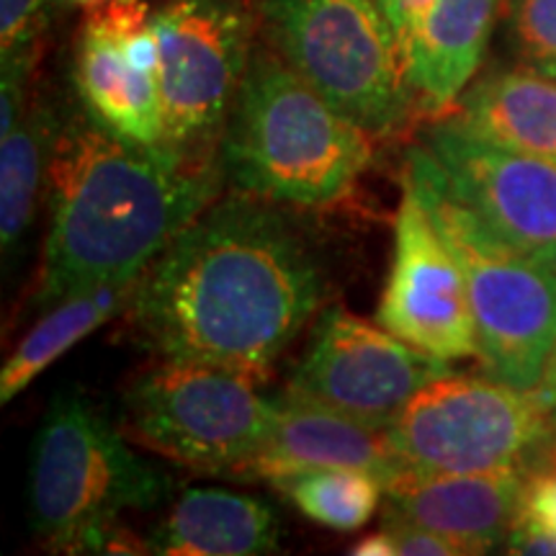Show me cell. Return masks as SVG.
<instances>
[{
    "instance_id": "obj_18",
    "label": "cell",
    "mask_w": 556,
    "mask_h": 556,
    "mask_svg": "<svg viewBox=\"0 0 556 556\" xmlns=\"http://www.w3.org/2000/svg\"><path fill=\"white\" fill-rule=\"evenodd\" d=\"M448 119L497 148L556 160V78L528 67L492 73L464 90Z\"/></svg>"
},
{
    "instance_id": "obj_15",
    "label": "cell",
    "mask_w": 556,
    "mask_h": 556,
    "mask_svg": "<svg viewBox=\"0 0 556 556\" xmlns=\"http://www.w3.org/2000/svg\"><path fill=\"white\" fill-rule=\"evenodd\" d=\"M503 0H433L402 41L413 114L448 119L482 65Z\"/></svg>"
},
{
    "instance_id": "obj_21",
    "label": "cell",
    "mask_w": 556,
    "mask_h": 556,
    "mask_svg": "<svg viewBox=\"0 0 556 556\" xmlns=\"http://www.w3.org/2000/svg\"><path fill=\"white\" fill-rule=\"evenodd\" d=\"M299 510L330 531H358L379 510L384 482L361 469H307L270 482Z\"/></svg>"
},
{
    "instance_id": "obj_3",
    "label": "cell",
    "mask_w": 556,
    "mask_h": 556,
    "mask_svg": "<svg viewBox=\"0 0 556 556\" xmlns=\"http://www.w3.org/2000/svg\"><path fill=\"white\" fill-rule=\"evenodd\" d=\"M368 131L268 47H253L219 142L225 180L278 206L338 204L371 165Z\"/></svg>"
},
{
    "instance_id": "obj_16",
    "label": "cell",
    "mask_w": 556,
    "mask_h": 556,
    "mask_svg": "<svg viewBox=\"0 0 556 556\" xmlns=\"http://www.w3.org/2000/svg\"><path fill=\"white\" fill-rule=\"evenodd\" d=\"M75 86L88 114L101 127L135 144H163V101L155 73L137 67L124 41L111 3L90 9L83 21Z\"/></svg>"
},
{
    "instance_id": "obj_8",
    "label": "cell",
    "mask_w": 556,
    "mask_h": 556,
    "mask_svg": "<svg viewBox=\"0 0 556 556\" xmlns=\"http://www.w3.org/2000/svg\"><path fill=\"white\" fill-rule=\"evenodd\" d=\"M276 402L227 368L160 361L139 374L124 400L127 433L184 467L235 477L258 454Z\"/></svg>"
},
{
    "instance_id": "obj_30",
    "label": "cell",
    "mask_w": 556,
    "mask_h": 556,
    "mask_svg": "<svg viewBox=\"0 0 556 556\" xmlns=\"http://www.w3.org/2000/svg\"><path fill=\"white\" fill-rule=\"evenodd\" d=\"M67 3H73V5H80V9L90 11V9H99V5L114 3V0H67Z\"/></svg>"
},
{
    "instance_id": "obj_28",
    "label": "cell",
    "mask_w": 556,
    "mask_h": 556,
    "mask_svg": "<svg viewBox=\"0 0 556 556\" xmlns=\"http://www.w3.org/2000/svg\"><path fill=\"white\" fill-rule=\"evenodd\" d=\"M351 554L356 556H397V544H394L392 533L387 528H381L377 533H368L351 548Z\"/></svg>"
},
{
    "instance_id": "obj_7",
    "label": "cell",
    "mask_w": 556,
    "mask_h": 556,
    "mask_svg": "<svg viewBox=\"0 0 556 556\" xmlns=\"http://www.w3.org/2000/svg\"><path fill=\"white\" fill-rule=\"evenodd\" d=\"M387 435L407 469L479 475L520 469L533 451L552 441L556 426L541 389L448 371L392 417Z\"/></svg>"
},
{
    "instance_id": "obj_17",
    "label": "cell",
    "mask_w": 556,
    "mask_h": 556,
    "mask_svg": "<svg viewBox=\"0 0 556 556\" xmlns=\"http://www.w3.org/2000/svg\"><path fill=\"white\" fill-rule=\"evenodd\" d=\"M281 528L258 497L227 490H186L148 541L168 556H255L278 552Z\"/></svg>"
},
{
    "instance_id": "obj_29",
    "label": "cell",
    "mask_w": 556,
    "mask_h": 556,
    "mask_svg": "<svg viewBox=\"0 0 556 556\" xmlns=\"http://www.w3.org/2000/svg\"><path fill=\"white\" fill-rule=\"evenodd\" d=\"M541 392H544V397L548 400V405H552V415H554V426H556V348H554V356L548 361V368H546V377L541 381Z\"/></svg>"
},
{
    "instance_id": "obj_20",
    "label": "cell",
    "mask_w": 556,
    "mask_h": 556,
    "mask_svg": "<svg viewBox=\"0 0 556 556\" xmlns=\"http://www.w3.org/2000/svg\"><path fill=\"white\" fill-rule=\"evenodd\" d=\"M58 131L54 111L34 106L0 135V245L5 258L16 253L37 214Z\"/></svg>"
},
{
    "instance_id": "obj_4",
    "label": "cell",
    "mask_w": 556,
    "mask_h": 556,
    "mask_svg": "<svg viewBox=\"0 0 556 556\" xmlns=\"http://www.w3.org/2000/svg\"><path fill=\"white\" fill-rule=\"evenodd\" d=\"M168 492L170 479L86 400L52 402L29 464V520L52 552L127 554L131 533L122 513L152 510Z\"/></svg>"
},
{
    "instance_id": "obj_19",
    "label": "cell",
    "mask_w": 556,
    "mask_h": 556,
    "mask_svg": "<svg viewBox=\"0 0 556 556\" xmlns=\"http://www.w3.org/2000/svg\"><path fill=\"white\" fill-rule=\"evenodd\" d=\"M137 281L109 283L73 294L54 304L26 338L16 345V351L5 358L0 371V402L18 397L41 371H47L54 361L65 356L83 338L99 330L116 312L129 307Z\"/></svg>"
},
{
    "instance_id": "obj_27",
    "label": "cell",
    "mask_w": 556,
    "mask_h": 556,
    "mask_svg": "<svg viewBox=\"0 0 556 556\" xmlns=\"http://www.w3.org/2000/svg\"><path fill=\"white\" fill-rule=\"evenodd\" d=\"M377 3L402 47V41L407 39V34L413 31V26L420 21V16L428 11V5L433 0H377Z\"/></svg>"
},
{
    "instance_id": "obj_24",
    "label": "cell",
    "mask_w": 556,
    "mask_h": 556,
    "mask_svg": "<svg viewBox=\"0 0 556 556\" xmlns=\"http://www.w3.org/2000/svg\"><path fill=\"white\" fill-rule=\"evenodd\" d=\"M384 528L397 544V556H462L464 548L443 533L400 518H384Z\"/></svg>"
},
{
    "instance_id": "obj_12",
    "label": "cell",
    "mask_w": 556,
    "mask_h": 556,
    "mask_svg": "<svg viewBox=\"0 0 556 556\" xmlns=\"http://www.w3.org/2000/svg\"><path fill=\"white\" fill-rule=\"evenodd\" d=\"M381 328L441 361L477 358V328L462 266L407 184L394 219V253L377 312Z\"/></svg>"
},
{
    "instance_id": "obj_11",
    "label": "cell",
    "mask_w": 556,
    "mask_h": 556,
    "mask_svg": "<svg viewBox=\"0 0 556 556\" xmlns=\"http://www.w3.org/2000/svg\"><path fill=\"white\" fill-rule=\"evenodd\" d=\"M426 148L464 206L507 245L556 270V160L497 148L451 119L433 122Z\"/></svg>"
},
{
    "instance_id": "obj_6",
    "label": "cell",
    "mask_w": 556,
    "mask_h": 556,
    "mask_svg": "<svg viewBox=\"0 0 556 556\" xmlns=\"http://www.w3.org/2000/svg\"><path fill=\"white\" fill-rule=\"evenodd\" d=\"M274 50L368 135L413 114L400 41L377 0H248Z\"/></svg>"
},
{
    "instance_id": "obj_9",
    "label": "cell",
    "mask_w": 556,
    "mask_h": 556,
    "mask_svg": "<svg viewBox=\"0 0 556 556\" xmlns=\"http://www.w3.org/2000/svg\"><path fill=\"white\" fill-rule=\"evenodd\" d=\"M152 26L160 45L163 144L217 157L255 47L245 0H168Z\"/></svg>"
},
{
    "instance_id": "obj_2",
    "label": "cell",
    "mask_w": 556,
    "mask_h": 556,
    "mask_svg": "<svg viewBox=\"0 0 556 556\" xmlns=\"http://www.w3.org/2000/svg\"><path fill=\"white\" fill-rule=\"evenodd\" d=\"M225 170L197 157L116 137L90 116L60 124L47 197L50 227L41 253L37 307L109 283H131L208 204Z\"/></svg>"
},
{
    "instance_id": "obj_31",
    "label": "cell",
    "mask_w": 556,
    "mask_h": 556,
    "mask_svg": "<svg viewBox=\"0 0 556 556\" xmlns=\"http://www.w3.org/2000/svg\"><path fill=\"white\" fill-rule=\"evenodd\" d=\"M552 462H556V454H554V458H552Z\"/></svg>"
},
{
    "instance_id": "obj_13",
    "label": "cell",
    "mask_w": 556,
    "mask_h": 556,
    "mask_svg": "<svg viewBox=\"0 0 556 556\" xmlns=\"http://www.w3.org/2000/svg\"><path fill=\"white\" fill-rule=\"evenodd\" d=\"M274 402V426L266 443L235 477L274 482L307 469H361L387 486L407 469L392 448L387 428L302 400L289 389Z\"/></svg>"
},
{
    "instance_id": "obj_14",
    "label": "cell",
    "mask_w": 556,
    "mask_h": 556,
    "mask_svg": "<svg viewBox=\"0 0 556 556\" xmlns=\"http://www.w3.org/2000/svg\"><path fill=\"white\" fill-rule=\"evenodd\" d=\"M526 479L518 469L479 475H433L405 469L384 486V518L443 533L464 554H484L510 536Z\"/></svg>"
},
{
    "instance_id": "obj_22",
    "label": "cell",
    "mask_w": 556,
    "mask_h": 556,
    "mask_svg": "<svg viewBox=\"0 0 556 556\" xmlns=\"http://www.w3.org/2000/svg\"><path fill=\"white\" fill-rule=\"evenodd\" d=\"M510 45L523 67L556 78V0H510Z\"/></svg>"
},
{
    "instance_id": "obj_25",
    "label": "cell",
    "mask_w": 556,
    "mask_h": 556,
    "mask_svg": "<svg viewBox=\"0 0 556 556\" xmlns=\"http://www.w3.org/2000/svg\"><path fill=\"white\" fill-rule=\"evenodd\" d=\"M516 520H528L533 526L556 531V462L526 479L523 505Z\"/></svg>"
},
{
    "instance_id": "obj_5",
    "label": "cell",
    "mask_w": 556,
    "mask_h": 556,
    "mask_svg": "<svg viewBox=\"0 0 556 556\" xmlns=\"http://www.w3.org/2000/svg\"><path fill=\"white\" fill-rule=\"evenodd\" d=\"M402 184L462 266L486 374L518 389L541 387L556 348V270L507 245L464 206L438 178L426 144L407 152Z\"/></svg>"
},
{
    "instance_id": "obj_23",
    "label": "cell",
    "mask_w": 556,
    "mask_h": 556,
    "mask_svg": "<svg viewBox=\"0 0 556 556\" xmlns=\"http://www.w3.org/2000/svg\"><path fill=\"white\" fill-rule=\"evenodd\" d=\"M58 0H0V60L39 54Z\"/></svg>"
},
{
    "instance_id": "obj_10",
    "label": "cell",
    "mask_w": 556,
    "mask_h": 556,
    "mask_svg": "<svg viewBox=\"0 0 556 556\" xmlns=\"http://www.w3.org/2000/svg\"><path fill=\"white\" fill-rule=\"evenodd\" d=\"M448 371V361L428 356L381 325L332 304L319 315L287 389L368 426L387 428L422 387Z\"/></svg>"
},
{
    "instance_id": "obj_1",
    "label": "cell",
    "mask_w": 556,
    "mask_h": 556,
    "mask_svg": "<svg viewBox=\"0 0 556 556\" xmlns=\"http://www.w3.org/2000/svg\"><path fill=\"white\" fill-rule=\"evenodd\" d=\"M323 296V268L294 222L274 201L235 191L150 263L129 317L163 361L263 381Z\"/></svg>"
},
{
    "instance_id": "obj_26",
    "label": "cell",
    "mask_w": 556,
    "mask_h": 556,
    "mask_svg": "<svg viewBox=\"0 0 556 556\" xmlns=\"http://www.w3.org/2000/svg\"><path fill=\"white\" fill-rule=\"evenodd\" d=\"M510 554H539V556H556V531L533 526L528 520H516L507 536Z\"/></svg>"
}]
</instances>
